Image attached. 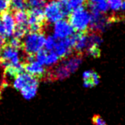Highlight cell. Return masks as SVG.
<instances>
[{"mask_svg":"<svg viewBox=\"0 0 125 125\" xmlns=\"http://www.w3.org/2000/svg\"><path fill=\"white\" fill-rule=\"evenodd\" d=\"M91 21V14L84 7H80L73 10L69 14V23L74 31L85 32L88 30Z\"/></svg>","mask_w":125,"mask_h":125,"instance_id":"1","label":"cell"},{"mask_svg":"<svg viewBox=\"0 0 125 125\" xmlns=\"http://www.w3.org/2000/svg\"><path fill=\"white\" fill-rule=\"evenodd\" d=\"M45 37L41 32H30L25 36L24 41H22V48L27 55H34L44 48Z\"/></svg>","mask_w":125,"mask_h":125,"instance_id":"2","label":"cell"},{"mask_svg":"<svg viewBox=\"0 0 125 125\" xmlns=\"http://www.w3.org/2000/svg\"><path fill=\"white\" fill-rule=\"evenodd\" d=\"M22 62L19 49L5 44L0 49V65L6 68L9 66H16Z\"/></svg>","mask_w":125,"mask_h":125,"instance_id":"3","label":"cell"},{"mask_svg":"<svg viewBox=\"0 0 125 125\" xmlns=\"http://www.w3.org/2000/svg\"><path fill=\"white\" fill-rule=\"evenodd\" d=\"M43 11L45 21L50 23H55L67 16L63 6L58 0H52L47 3Z\"/></svg>","mask_w":125,"mask_h":125,"instance_id":"4","label":"cell"},{"mask_svg":"<svg viewBox=\"0 0 125 125\" xmlns=\"http://www.w3.org/2000/svg\"><path fill=\"white\" fill-rule=\"evenodd\" d=\"M16 23L14 16L11 12H4L0 14V37L4 39H10L14 35Z\"/></svg>","mask_w":125,"mask_h":125,"instance_id":"5","label":"cell"},{"mask_svg":"<svg viewBox=\"0 0 125 125\" xmlns=\"http://www.w3.org/2000/svg\"><path fill=\"white\" fill-rule=\"evenodd\" d=\"M28 13V29L33 32H39L45 26V15L43 10H29Z\"/></svg>","mask_w":125,"mask_h":125,"instance_id":"6","label":"cell"},{"mask_svg":"<svg viewBox=\"0 0 125 125\" xmlns=\"http://www.w3.org/2000/svg\"><path fill=\"white\" fill-rule=\"evenodd\" d=\"M74 44L73 35L64 39H57L54 51L60 58H66L72 53Z\"/></svg>","mask_w":125,"mask_h":125,"instance_id":"7","label":"cell"},{"mask_svg":"<svg viewBox=\"0 0 125 125\" xmlns=\"http://www.w3.org/2000/svg\"><path fill=\"white\" fill-rule=\"evenodd\" d=\"M74 29L68 21L60 20L55 22L54 27V37L57 39H64L73 35Z\"/></svg>","mask_w":125,"mask_h":125,"instance_id":"8","label":"cell"},{"mask_svg":"<svg viewBox=\"0 0 125 125\" xmlns=\"http://www.w3.org/2000/svg\"><path fill=\"white\" fill-rule=\"evenodd\" d=\"M31 84H39V81L36 77L29 74L26 72H22L21 74H18L12 82L13 87L15 90L20 91L22 88L28 85Z\"/></svg>","mask_w":125,"mask_h":125,"instance_id":"9","label":"cell"},{"mask_svg":"<svg viewBox=\"0 0 125 125\" xmlns=\"http://www.w3.org/2000/svg\"><path fill=\"white\" fill-rule=\"evenodd\" d=\"M82 55L81 53H78L77 55H72L69 57H66L63 61L60 62V64L65 68V70L69 74L74 73L79 68L82 62Z\"/></svg>","mask_w":125,"mask_h":125,"instance_id":"10","label":"cell"},{"mask_svg":"<svg viewBox=\"0 0 125 125\" xmlns=\"http://www.w3.org/2000/svg\"><path fill=\"white\" fill-rule=\"evenodd\" d=\"M24 71L34 77H42L45 74V68L44 65L41 64L38 61L26 62L24 64Z\"/></svg>","mask_w":125,"mask_h":125,"instance_id":"11","label":"cell"},{"mask_svg":"<svg viewBox=\"0 0 125 125\" xmlns=\"http://www.w3.org/2000/svg\"><path fill=\"white\" fill-rule=\"evenodd\" d=\"M38 88V84H31L26 85V86L22 88L20 90L22 96L26 100L33 99L37 95Z\"/></svg>","mask_w":125,"mask_h":125,"instance_id":"12","label":"cell"},{"mask_svg":"<svg viewBox=\"0 0 125 125\" xmlns=\"http://www.w3.org/2000/svg\"><path fill=\"white\" fill-rule=\"evenodd\" d=\"M9 8L12 11L26 10L28 8L27 0H11Z\"/></svg>","mask_w":125,"mask_h":125,"instance_id":"13","label":"cell"},{"mask_svg":"<svg viewBox=\"0 0 125 125\" xmlns=\"http://www.w3.org/2000/svg\"><path fill=\"white\" fill-rule=\"evenodd\" d=\"M14 18L17 25H28V13L26 10L15 11Z\"/></svg>","mask_w":125,"mask_h":125,"instance_id":"14","label":"cell"},{"mask_svg":"<svg viewBox=\"0 0 125 125\" xmlns=\"http://www.w3.org/2000/svg\"><path fill=\"white\" fill-rule=\"evenodd\" d=\"M60 57L55 53L54 51H50L47 52L46 58H45V64L44 66H48V67H51L55 64H57L60 60Z\"/></svg>","mask_w":125,"mask_h":125,"instance_id":"15","label":"cell"},{"mask_svg":"<svg viewBox=\"0 0 125 125\" xmlns=\"http://www.w3.org/2000/svg\"><path fill=\"white\" fill-rule=\"evenodd\" d=\"M46 5V0H27V6L29 10H43Z\"/></svg>","mask_w":125,"mask_h":125,"instance_id":"16","label":"cell"},{"mask_svg":"<svg viewBox=\"0 0 125 125\" xmlns=\"http://www.w3.org/2000/svg\"><path fill=\"white\" fill-rule=\"evenodd\" d=\"M56 41H57V38H55L54 36H48L47 38H45V41L44 44L45 50L48 52L54 50Z\"/></svg>","mask_w":125,"mask_h":125,"instance_id":"17","label":"cell"},{"mask_svg":"<svg viewBox=\"0 0 125 125\" xmlns=\"http://www.w3.org/2000/svg\"><path fill=\"white\" fill-rule=\"evenodd\" d=\"M5 76L6 78H9V79H14V78L18 74V72L14 67L13 66H9V67L5 68V71H4Z\"/></svg>","mask_w":125,"mask_h":125,"instance_id":"18","label":"cell"},{"mask_svg":"<svg viewBox=\"0 0 125 125\" xmlns=\"http://www.w3.org/2000/svg\"><path fill=\"white\" fill-rule=\"evenodd\" d=\"M86 52H88V53L90 55H92L93 57H95V58L99 57L100 55V50L99 48V45L91 46V47H89L86 50Z\"/></svg>","mask_w":125,"mask_h":125,"instance_id":"19","label":"cell"},{"mask_svg":"<svg viewBox=\"0 0 125 125\" xmlns=\"http://www.w3.org/2000/svg\"><path fill=\"white\" fill-rule=\"evenodd\" d=\"M107 2L111 9L114 10H117L121 7L123 0H107Z\"/></svg>","mask_w":125,"mask_h":125,"instance_id":"20","label":"cell"},{"mask_svg":"<svg viewBox=\"0 0 125 125\" xmlns=\"http://www.w3.org/2000/svg\"><path fill=\"white\" fill-rule=\"evenodd\" d=\"M11 47H14L15 48H18V49H20L22 48V41L20 39H18L16 37H11L10 38V41L8 42V44Z\"/></svg>","mask_w":125,"mask_h":125,"instance_id":"21","label":"cell"},{"mask_svg":"<svg viewBox=\"0 0 125 125\" xmlns=\"http://www.w3.org/2000/svg\"><path fill=\"white\" fill-rule=\"evenodd\" d=\"M10 6V0H0V14L6 12Z\"/></svg>","mask_w":125,"mask_h":125,"instance_id":"22","label":"cell"},{"mask_svg":"<svg viewBox=\"0 0 125 125\" xmlns=\"http://www.w3.org/2000/svg\"><path fill=\"white\" fill-rule=\"evenodd\" d=\"M93 123L95 125H106L105 121L99 116H95L93 117Z\"/></svg>","mask_w":125,"mask_h":125,"instance_id":"23","label":"cell"},{"mask_svg":"<svg viewBox=\"0 0 125 125\" xmlns=\"http://www.w3.org/2000/svg\"><path fill=\"white\" fill-rule=\"evenodd\" d=\"M106 1H107V0H88V2H89L90 3H94V4L104 2H106Z\"/></svg>","mask_w":125,"mask_h":125,"instance_id":"24","label":"cell"},{"mask_svg":"<svg viewBox=\"0 0 125 125\" xmlns=\"http://www.w3.org/2000/svg\"><path fill=\"white\" fill-rule=\"evenodd\" d=\"M121 7H122L124 10H125V0L122 2V5H121Z\"/></svg>","mask_w":125,"mask_h":125,"instance_id":"25","label":"cell"},{"mask_svg":"<svg viewBox=\"0 0 125 125\" xmlns=\"http://www.w3.org/2000/svg\"><path fill=\"white\" fill-rule=\"evenodd\" d=\"M10 1H11V0H10Z\"/></svg>","mask_w":125,"mask_h":125,"instance_id":"26","label":"cell"}]
</instances>
